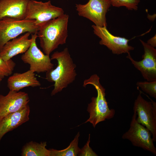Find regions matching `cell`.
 <instances>
[{
  "mask_svg": "<svg viewBox=\"0 0 156 156\" xmlns=\"http://www.w3.org/2000/svg\"><path fill=\"white\" fill-rule=\"evenodd\" d=\"M94 34L101 39L99 44L106 46L114 54L119 55L130 53L134 48L128 44L130 40L126 38L114 36L111 33L107 27L92 25Z\"/></svg>",
  "mask_w": 156,
  "mask_h": 156,
  "instance_id": "10",
  "label": "cell"
},
{
  "mask_svg": "<svg viewBox=\"0 0 156 156\" xmlns=\"http://www.w3.org/2000/svg\"><path fill=\"white\" fill-rule=\"evenodd\" d=\"M80 135L78 132L70 145L66 148L61 150L53 149H49L50 156H76L80 150L78 146L79 138Z\"/></svg>",
  "mask_w": 156,
  "mask_h": 156,
  "instance_id": "18",
  "label": "cell"
},
{
  "mask_svg": "<svg viewBox=\"0 0 156 156\" xmlns=\"http://www.w3.org/2000/svg\"><path fill=\"white\" fill-rule=\"evenodd\" d=\"M51 60H56L57 67L46 72V79L53 82L54 88L51 95L53 96L60 92L75 81L77 73L76 65L71 57L68 48L66 47L61 51H56L51 55Z\"/></svg>",
  "mask_w": 156,
  "mask_h": 156,
  "instance_id": "1",
  "label": "cell"
},
{
  "mask_svg": "<svg viewBox=\"0 0 156 156\" xmlns=\"http://www.w3.org/2000/svg\"><path fill=\"white\" fill-rule=\"evenodd\" d=\"M147 43L152 47L155 48L156 47V36L155 35L149 39L147 41Z\"/></svg>",
  "mask_w": 156,
  "mask_h": 156,
  "instance_id": "23",
  "label": "cell"
},
{
  "mask_svg": "<svg viewBox=\"0 0 156 156\" xmlns=\"http://www.w3.org/2000/svg\"><path fill=\"white\" fill-rule=\"evenodd\" d=\"M16 64L12 59L5 61L0 56V76L3 78L11 75Z\"/></svg>",
  "mask_w": 156,
  "mask_h": 156,
  "instance_id": "19",
  "label": "cell"
},
{
  "mask_svg": "<svg viewBox=\"0 0 156 156\" xmlns=\"http://www.w3.org/2000/svg\"><path fill=\"white\" fill-rule=\"evenodd\" d=\"M29 101L25 92L10 90L6 95L0 94V121L7 115L25 107Z\"/></svg>",
  "mask_w": 156,
  "mask_h": 156,
  "instance_id": "12",
  "label": "cell"
},
{
  "mask_svg": "<svg viewBox=\"0 0 156 156\" xmlns=\"http://www.w3.org/2000/svg\"><path fill=\"white\" fill-rule=\"evenodd\" d=\"M136 85L151 96L156 99V80L149 82L139 81L137 83Z\"/></svg>",
  "mask_w": 156,
  "mask_h": 156,
  "instance_id": "21",
  "label": "cell"
},
{
  "mask_svg": "<svg viewBox=\"0 0 156 156\" xmlns=\"http://www.w3.org/2000/svg\"><path fill=\"white\" fill-rule=\"evenodd\" d=\"M68 20L69 15L64 14L39 27L38 37L45 54L49 55L59 45L66 43Z\"/></svg>",
  "mask_w": 156,
  "mask_h": 156,
  "instance_id": "2",
  "label": "cell"
},
{
  "mask_svg": "<svg viewBox=\"0 0 156 156\" xmlns=\"http://www.w3.org/2000/svg\"><path fill=\"white\" fill-rule=\"evenodd\" d=\"M40 86L34 72L30 70L22 73H14L7 80V86L10 90L18 92L25 87Z\"/></svg>",
  "mask_w": 156,
  "mask_h": 156,
  "instance_id": "16",
  "label": "cell"
},
{
  "mask_svg": "<svg viewBox=\"0 0 156 156\" xmlns=\"http://www.w3.org/2000/svg\"><path fill=\"white\" fill-rule=\"evenodd\" d=\"M30 0H0V20L8 17L25 19Z\"/></svg>",
  "mask_w": 156,
  "mask_h": 156,
  "instance_id": "15",
  "label": "cell"
},
{
  "mask_svg": "<svg viewBox=\"0 0 156 156\" xmlns=\"http://www.w3.org/2000/svg\"><path fill=\"white\" fill-rule=\"evenodd\" d=\"M39 27L34 20L5 17L0 20V51L5 44L23 33L37 32Z\"/></svg>",
  "mask_w": 156,
  "mask_h": 156,
  "instance_id": "4",
  "label": "cell"
},
{
  "mask_svg": "<svg viewBox=\"0 0 156 156\" xmlns=\"http://www.w3.org/2000/svg\"><path fill=\"white\" fill-rule=\"evenodd\" d=\"M111 5L109 0H89L85 4H76V9L80 16L91 21L94 25L107 27L106 14Z\"/></svg>",
  "mask_w": 156,
  "mask_h": 156,
  "instance_id": "8",
  "label": "cell"
},
{
  "mask_svg": "<svg viewBox=\"0 0 156 156\" xmlns=\"http://www.w3.org/2000/svg\"><path fill=\"white\" fill-rule=\"evenodd\" d=\"M46 142L40 143L33 141L25 144L22 147V156H50V151L46 148Z\"/></svg>",
  "mask_w": 156,
  "mask_h": 156,
  "instance_id": "17",
  "label": "cell"
},
{
  "mask_svg": "<svg viewBox=\"0 0 156 156\" xmlns=\"http://www.w3.org/2000/svg\"><path fill=\"white\" fill-rule=\"evenodd\" d=\"M129 130L122 136L123 139L129 140L134 146L141 148L156 155V148L149 130L138 122L137 115L133 112Z\"/></svg>",
  "mask_w": 156,
  "mask_h": 156,
  "instance_id": "6",
  "label": "cell"
},
{
  "mask_svg": "<svg viewBox=\"0 0 156 156\" xmlns=\"http://www.w3.org/2000/svg\"><path fill=\"white\" fill-rule=\"evenodd\" d=\"M88 84L94 86L97 91V96L92 97L91 102L88 104L87 111L90 117L85 123L89 122L95 128L99 123L113 118L115 111L109 107L105 98V89L101 84L100 78L97 75L93 74L84 80V87Z\"/></svg>",
  "mask_w": 156,
  "mask_h": 156,
  "instance_id": "3",
  "label": "cell"
},
{
  "mask_svg": "<svg viewBox=\"0 0 156 156\" xmlns=\"http://www.w3.org/2000/svg\"><path fill=\"white\" fill-rule=\"evenodd\" d=\"M64 14L62 8L52 5L50 0L42 2L30 0L25 19L34 20L36 25L39 27L47 22Z\"/></svg>",
  "mask_w": 156,
  "mask_h": 156,
  "instance_id": "5",
  "label": "cell"
},
{
  "mask_svg": "<svg viewBox=\"0 0 156 156\" xmlns=\"http://www.w3.org/2000/svg\"><path fill=\"white\" fill-rule=\"evenodd\" d=\"M90 134H89L88 139L86 144L80 149L78 154L80 156H97L98 155L94 152L89 146L90 142Z\"/></svg>",
  "mask_w": 156,
  "mask_h": 156,
  "instance_id": "22",
  "label": "cell"
},
{
  "mask_svg": "<svg viewBox=\"0 0 156 156\" xmlns=\"http://www.w3.org/2000/svg\"><path fill=\"white\" fill-rule=\"evenodd\" d=\"M30 109L28 104L19 110L10 114L0 121V144L3 136L29 119Z\"/></svg>",
  "mask_w": 156,
  "mask_h": 156,
  "instance_id": "14",
  "label": "cell"
},
{
  "mask_svg": "<svg viewBox=\"0 0 156 156\" xmlns=\"http://www.w3.org/2000/svg\"><path fill=\"white\" fill-rule=\"evenodd\" d=\"M31 34L25 33L23 35L14 38L6 43L0 51V56L7 61L18 54L25 53L30 47L32 41Z\"/></svg>",
  "mask_w": 156,
  "mask_h": 156,
  "instance_id": "13",
  "label": "cell"
},
{
  "mask_svg": "<svg viewBox=\"0 0 156 156\" xmlns=\"http://www.w3.org/2000/svg\"><path fill=\"white\" fill-rule=\"evenodd\" d=\"M37 33L31 34L32 41L27 50L21 56L22 60L30 65L29 70L38 73L47 72L53 68L49 55L44 54L38 47L36 39Z\"/></svg>",
  "mask_w": 156,
  "mask_h": 156,
  "instance_id": "9",
  "label": "cell"
},
{
  "mask_svg": "<svg viewBox=\"0 0 156 156\" xmlns=\"http://www.w3.org/2000/svg\"><path fill=\"white\" fill-rule=\"evenodd\" d=\"M3 79V78L1 77L0 76V83H1V82L2 81V79Z\"/></svg>",
  "mask_w": 156,
  "mask_h": 156,
  "instance_id": "24",
  "label": "cell"
},
{
  "mask_svg": "<svg viewBox=\"0 0 156 156\" xmlns=\"http://www.w3.org/2000/svg\"><path fill=\"white\" fill-rule=\"evenodd\" d=\"M146 95L151 101L145 100L140 92L134 101L133 111L137 116V122L149 130L153 141L156 142V103Z\"/></svg>",
  "mask_w": 156,
  "mask_h": 156,
  "instance_id": "7",
  "label": "cell"
},
{
  "mask_svg": "<svg viewBox=\"0 0 156 156\" xmlns=\"http://www.w3.org/2000/svg\"><path fill=\"white\" fill-rule=\"evenodd\" d=\"M111 5L116 7H125L129 10H137L140 0H109Z\"/></svg>",
  "mask_w": 156,
  "mask_h": 156,
  "instance_id": "20",
  "label": "cell"
},
{
  "mask_svg": "<svg viewBox=\"0 0 156 156\" xmlns=\"http://www.w3.org/2000/svg\"><path fill=\"white\" fill-rule=\"evenodd\" d=\"M140 40L144 48L142 60L139 61L134 60L130 53L127 57L134 66L139 70L144 78L147 81L156 80V49L141 39Z\"/></svg>",
  "mask_w": 156,
  "mask_h": 156,
  "instance_id": "11",
  "label": "cell"
}]
</instances>
